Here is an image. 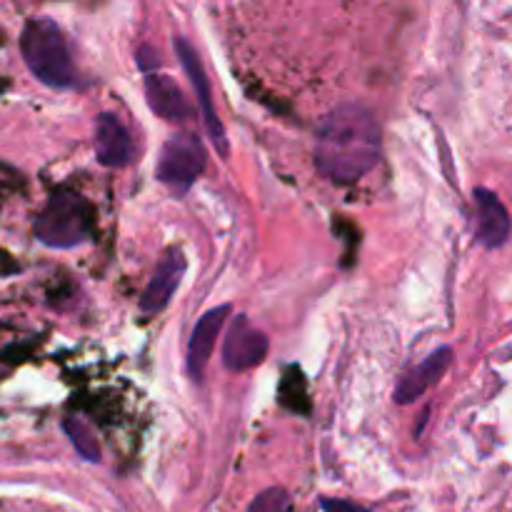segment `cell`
<instances>
[{"mask_svg": "<svg viewBox=\"0 0 512 512\" xmlns=\"http://www.w3.org/2000/svg\"><path fill=\"white\" fill-rule=\"evenodd\" d=\"M475 223H478V240L485 248H500L510 238V215L493 190H475Z\"/></svg>", "mask_w": 512, "mask_h": 512, "instance_id": "9c48e42d", "label": "cell"}, {"mask_svg": "<svg viewBox=\"0 0 512 512\" xmlns=\"http://www.w3.org/2000/svg\"><path fill=\"white\" fill-rule=\"evenodd\" d=\"M63 428H65V433H68L73 448L78 450L80 458L88 460V463H100V445H98V440H95V435L90 433L88 425L83 423V420L68 418L63 423Z\"/></svg>", "mask_w": 512, "mask_h": 512, "instance_id": "4fadbf2b", "label": "cell"}, {"mask_svg": "<svg viewBox=\"0 0 512 512\" xmlns=\"http://www.w3.org/2000/svg\"><path fill=\"white\" fill-rule=\"evenodd\" d=\"M20 53L30 73L48 88H70L75 83L68 40L50 18H35L25 25L20 35Z\"/></svg>", "mask_w": 512, "mask_h": 512, "instance_id": "7a4b0ae2", "label": "cell"}, {"mask_svg": "<svg viewBox=\"0 0 512 512\" xmlns=\"http://www.w3.org/2000/svg\"><path fill=\"white\" fill-rule=\"evenodd\" d=\"M380 160V128L375 115L360 103L330 110L315 138V163L335 183H355Z\"/></svg>", "mask_w": 512, "mask_h": 512, "instance_id": "6da1fadb", "label": "cell"}, {"mask_svg": "<svg viewBox=\"0 0 512 512\" xmlns=\"http://www.w3.org/2000/svg\"><path fill=\"white\" fill-rule=\"evenodd\" d=\"M320 505H323L325 512H368L365 508H360V505L348 503V500H330V498H323V500H320Z\"/></svg>", "mask_w": 512, "mask_h": 512, "instance_id": "9a60e30c", "label": "cell"}, {"mask_svg": "<svg viewBox=\"0 0 512 512\" xmlns=\"http://www.w3.org/2000/svg\"><path fill=\"white\" fill-rule=\"evenodd\" d=\"M248 512H295L293 498L283 488H268L253 500Z\"/></svg>", "mask_w": 512, "mask_h": 512, "instance_id": "5bb4252c", "label": "cell"}, {"mask_svg": "<svg viewBox=\"0 0 512 512\" xmlns=\"http://www.w3.org/2000/svg\"><path fill=\"white\" fill-rule=\"evenodd\" d=\"M153 55L155 53L150 48H143L138 53V65L145 70V73H150V70H153V65H158V58H153Z\"/></svg>", "mask_w": 512, "mask_h": 512, "instance_id": "2e32d148", "label": "cell"}, {"mask_svg": "<svg viewBox=\"0 0 512 512\" xmlns=\"http://www.w3.org/2000/svg\"><path fill=\"white\" fill-rule=\"evenodd\" d=\"M450 360H453V350L450 348L435 350L430 358H425L418 368H413L403 380H400V385L395 388V395H393L395 403L410 405V403H415L420 395L428 393V390L433 388L440 378H443V373L448 370Z\"/></svg>", "mask_w": 512, "mask_h": 512, "instance_id": "7c38bea8", "label": "cell"}, {"mask_svg": "<svg viewBox=\"0 0 512 512\" xmlns=\"http://www.w3.org/2000/svg\"><path fill=\"white\" fill-rule=\"evenodd\" d=\"M173 48H175V53H178V60L183 63L185 73H188L190 83H193L195 95H198V108H200V115H203L205 128H208L210 140H213L215 150H218L223 158H228V150H230L228 133H225L223 123H220L218 113H215V108H213V98H210V83H208V75H205L203 63H200L198 53H195V48L185 38H175Z\"/></svg>", "mask_w": 512, "mask_h": 512, "instance_id": "5b68a950", "label": "cell"}, {"mask_svg": "<svg viewBox=\"0 0 512 512\" xmlns=\"http://www.w3.org/2000/svg\"><path fill=\"white\" fill-rule=\"evenodd\" d=\"M183 273H185L183 253H180L178 248L168 250V253L163 255V260L158 263V268H155L143 298H140V308H143V313H160V310L168 308L175 288H178L180 280H183Z\"/></svg>", "mask_w": 512, "mask_h": 512, "instance_id": "ba28073f", "label": "cell"}, {"mask_svg": "<svg viewBox=\"0 0 512 512\" xmlns=\"http://www.w3.org/2000/svg\"><path fill=\"white\" fill-rule=\"evenodd\" d=\"M228 315L230 305H220V308L208 310V313L198 320V325H195L188 343V370L190 375H193V380H203L205 365H208L210 355H213L215 340H218Z\"/></svg>", "mask_w": 512, "mask_h": 512, "instance_id": "8fae6325", "label": "cell"}, {"mask_svg": "<svg viewBox=\"0 0 512 512\" xmlns=\"http://www.w3.org/2000/svg\"><path fill=\"white\" fill-rule=\"evenodd\" d=\"M93 210L75 193H55L35 220V238L48 248H78L88 240Z\"/></svg>", "mask_w": 512, "mask_h": 512, "instance_id": "3957f363", "label": "cell"}, {"mask_svg": "<svg viewBox=\"0 0 512 512\" xmlns=\"http://www.w3.org/2000/svg\"><path fill=\"white\" fill-rule=\"evenodd\" d=\"M95 158L105 168H123L133 160V140L118 115L103 113L95 120Z\"/></svg>", "mask_w": 512, "mask_h": 512, "instance_id": "52a82bcc", "label": "cell"}, {"mask_svg": "<svg viewBox=\"0 0 512 512\" xmlns=\"http://www.w3.org/2000/svg\"><path fill=\"white\" fill-rule=\"evenodd\" d=\"M145 100L155 115L173 123H185L193 113L178 83L170 75L155 73V70L145 73Z\"/></svg>", "mask_w": 512, "mask_h": 512, "instance_id": "30bf717a", "label": "cell"}, {"mask_svg": "<svg viewBox=\"0 0 512 512\" xmlns=\"http://www.w3.org/2000/svg\"><path fill=\"white\" fill-rule=\"evenodd\" d=\"M265 355H268V338H265V333L253 328L245 315H235L223 343L225 368L233 370V373H243V370H250L263 363Z\"/></svg>", "mask_w": 512, "mask_h": 512, "instance_id": "8992f818", "label": "cell"}, {"mask_svg": "<svg viewBox=\"0 0 512 512\" xmlns=\"http://www.w3.org/2000/svg\"><path fill=\"white\" fill-rule=\"evenodd\" d=\"M205 163H208V155H205V148L198 135L178 133L160 150L155 175H158V180L165 188L173 190L175 195H183L188 193L190 185L203 173Z\"/></svg>", "mask_w": 512, "mask_h": 512, "instance_id": "277c9868", "label": "cell"}]
</instances>
